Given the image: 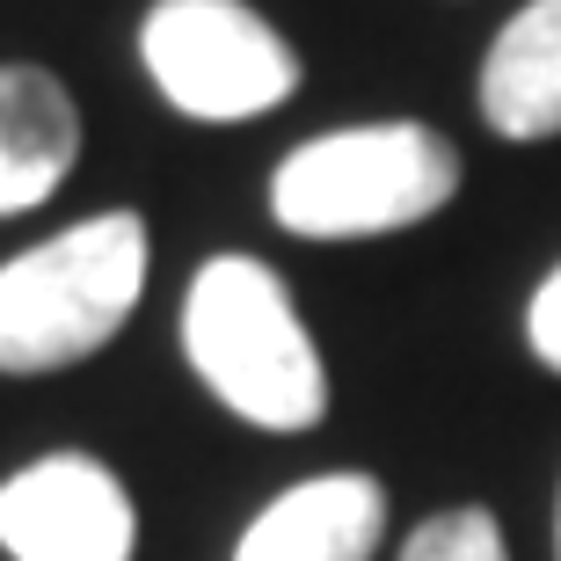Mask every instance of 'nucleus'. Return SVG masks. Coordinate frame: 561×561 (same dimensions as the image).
I'll return each mask as SVG.
<instances>
[{"label": "nucleus", "mask_w": 561, "mask_h": 561, "mask_svg": "<svg viewBox=\"0 0 561 561\" xmlns=\"http://www.w3.org/2000/svg\"><path fill=\"white\" fill-rule=\"evenodd\" d=\"M183 351L211 394L255 431H313L329 373L285 277L255 255H211L183 299Z\"/></svg>", "instance_id": "nucleus-1"}, {"label": "nucleus", "mask_w": 561, "mask_h": 561, "mask_svg": "<svg viewBox=\"0 0 561 561\" xmlns=\"http://www.w3.org/2000/svg\"><path fill=\"white\" fill-rule=\"evenodd\" d=\"M146 291L139 211H103L0 271V373H59L103 351Z\"/></svg>", "instance_id": "nucleus-2"}, {"label": "nucleus", "mask_w": 561, "mask_h": 561, "mask_svg": "<svg viewBox=\"0 0 561 561\" xmlns=\"http://www.w3.org/2000/svg\"><path fill=\"white\" fill-rule=\"evenodd\" d=\"M459 190V153L423 125H357L285 153L271 183L277 227L307 241H365L431 219Z\"/></svg>", "instance_id": "nucleus-3"}, {"label": "nucleus", "mask_w": 561, "mask_h": 561, "mask_svg": "<svg viewBox=\"0 0 561 561\" xmlns=\"http://www.w3.org/2000/svg\"><path fill=\"white\" fill-rule=\"evenodd\" d=\"M139 59L197 125L263 117L299 88L291 44L241 0H153V15L139 22Z\"/></svg>", "instance_id": "nucleus-4"}, {"label": "nucleus", "mask_w": 561, "mask_h": 561, "mask_svg": "<svg viewBox=\"0 0 561 561\" xmlns=\"http://www.w3.org/2000/svg\"><path fill=\"white\" fill-rule=\"evenodd\" d=\"M0 547L8 561H131L139 518L103 459L51 453L0 481Z\"/></svg>", "instance_id": "nucleus-5"}, {"label": "nucleus", "mask_w": 561, "mask_h": 561, "mask_svg": "<svg viewBox=\"0 0 561 561\" xmlns=\"http://www.w3.org/2000/svg\"><path fill=\"white\" fill-rule=\"evenodd\" d=\"M387 496L373 474H313L241 533L233 561H373Z\"/></svg>", "instance_id": "nucleus-6"}, {"label": "nucleus", "mask_w": 561, "mask_h": 561, "mask_svg": "<svg viewBox=\"0 0 561 561\" xmlns=\"http://www.w3.org/2000/svg\"><path fill=\"white\" fill-rule=\"evenodd\" d=\"M81 153V110L44 66H0V219L37 211Z\"/></svg>", "instance_id": "nucleus-7"}, {"label": "nucleus", "mask_w": 561, "mask_h": 561, "mask_svg": "<svg viewBox=\"0 0 561 561\" xmlns=\"http://www.w3.org/2000/svg\"><path fill=\"white\" fill-rule=\"evenodd\" d=\"M481 117L503 139L561 131V0H525L481 59Z\"/></svg>", "instance_id": "nucleus-8"}, {"label": "nucleus", "mask_w": 561, "mask_h": 561, "mask_svg": "<svg viewBox=\"0 0 561 561\" xmlns=\"http://www.w3.org/2000/svg\"><path fill=\"white\" fill-rule=\"evenodd\" d=\"M401 561H511V554H503V533L489 511H437L409 533Z\"/></svg>", "instance_id": "nucleus-9"}, {"label": "nucleus", "mask_w": 561, "mask_h": 561, "mask_svg": "<svg viewBox=\"0 0 561 561\" xmlns=\"http://www.w3.org/2000/svg\"><path fill=\"white\" fill-rule=\"evenodd\" d=\"M525 335H533L540 365H554V373H561V263L540 277V291H533V307H525Z\"/></svg>", "instance_id": "nucleus-10"}, {"label": "nucleus", "mask_w": 561, "mask_h": 561, "mask_svg": "<svg viewBox=\"0 0 561 561\" xmlns=\"http://www.w3.org/2000/svg\"><path fill=\"white\" fill-rule=\"evenodd\" d=\"M554 554H561V511H554Z\"/></svg>", "instance_id": "nucleus-11"}]
</instances>
